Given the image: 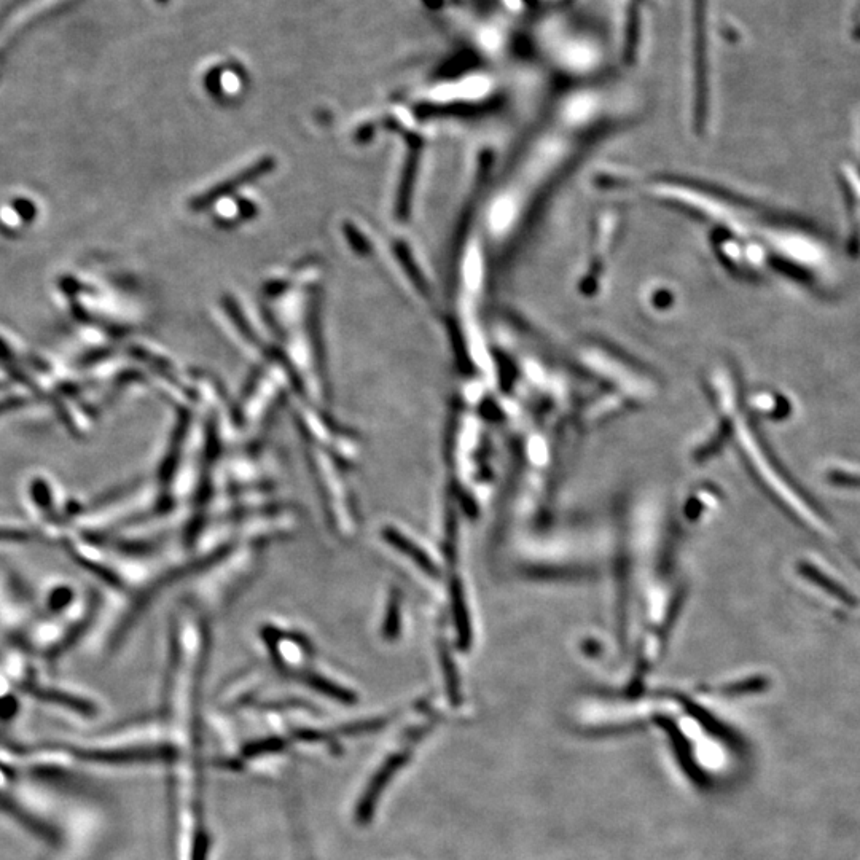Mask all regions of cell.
Returning a JSON list of instances; mask_svg holds the SVG:
<instances>
[{"instance_id": "8", "label": "cell", "mask_w": 860, "mask_h": 860, "mask_svg": "<svg viewBox=\"0 0 860 860\" xmlns=\"http://www.w3.org/2000/svg\"><path fill=\"white\" fill-rule=\"evenodd\" d=\"M23 405L24 399H21V397H10V399H5L0 402V413L16 410V408H21Z\"/></svg>"}, {"instance_id": "3", "label": "cell", "mask_w": 860, "mask_h": 860, "mask_svg": "<svg viewBox=\"0 0 860 860\" xmlns=\"http://www.w3.org/2000/svg\"><path fill=\"white\" fill-rule=\"evenodd\" d=\"M21 690L26 695L42 701V703L58 704V706H63V708L77 712V714H82V716H93V714H96V706L91 701L71 695V693L61 692V690H56V688H47L42 687V685L32 684V682H24L21 685Z\"/></svg>"}, {"instance_id": "1", "label": "cell", "mask_w": 860, "mask_h": 860, "mask_svg": "<svg viewBox=\"0 0 860 860\" xmlns=\"http://www.w3.org/2000/svg\"><path fill=\"white\" fill-rule=\"evenodd\" d=\"M75 757L85 762L106 763V765H128V763L171 762L176 751L171 746L125 747L110 751L75 749Z\"/></svg>"}, {"instance_id": "2", "label": "cell", "mask_w": 860, "mask_h": 860, "mask_svg": "<svg viewBox=\"0 0 860 860\" xmlns=\"http://www.w3.org/2000/svg\"><path fill=\"white\" fill-rule=\"evenodd\" d=\"M411 747L408 746L407 749H403V751L397 752V754H392L389 759H386V762L378 768L375 774H373V778L368 782L367 789H365L364 794L360 797L359 803H357L356 808V821L359 825H367L370 822V819L373 817V813H375V806L380 800L381 794H383V790L386 789L387 784L392 781L397 771L408 762L410 759Z\"/></svg>"}, {"instance_id": "4", "label": "cell", "mask_w": 860, "mask_h": 860, "mask_svg": "<svg viewBox=\"0 0 860 860\" xmlns=\"http://www.w3.org/2000/svg\"><path fill=\"white\" fill-rule=\"evenodd\" d=\"M0 811H4L5 814L13 817L15 821H20V824L23 825V827L36 833L37 837L43 838V840L55 841L56 838H58L51 827H48L47 824H43L42 821H39V819L32 816V814L23 811V808H21L18 803L13 802L12 798L5 797L4 794H0Z\"/></svg>"}, {"instance_id": "6", "label": "cell", "mask_w": 860, "mask_h": 860, "mask_svg": "<svg viewBox=\"0 0 860 860\" xmlns=\"http://www.w3.org/2000/svg\"><path fill=\"white\" fill-rule=\"evenodd\" d=\"M40 539L42 537L37 532L28 531V529L0 528V542L5 544H31L34 540Z\"/></svg>"}, {"instance_id": "5", "label": "cell", "mask_w": 860, "mask_h": 860, "mask_svg": "<svg viewBox=\"0 0 860 860\" xmlns=\"http://www.w3.org/2000/svg\"><path fill=\"white\" fill-rule=\"evenodd\" d=\"M31 494L34 496L37 507L42 510L47 518H55L53 516V497H51L50 488L47 483L42 480H36L31 485Z\"/></svg>"}, {"instance_id": "7", "label": "cell", "mask_w": 860, "mask_h": 860, "mask_svg": "<svg viewBox=\"0 0 860 860\" xmlns=\"http://www.w3.org/2000/svg\"><path fill=\"white\" fill-rule=\"evenodd\" d=\"M71 601L72 590H69V588H56V590L51 591L47 609L50 610L51 614H59L61 610L66 609L67 604Z\"/></svg>"}]
</instances>
